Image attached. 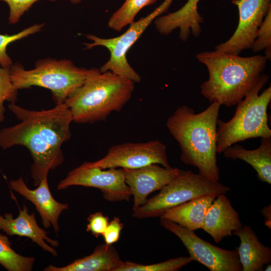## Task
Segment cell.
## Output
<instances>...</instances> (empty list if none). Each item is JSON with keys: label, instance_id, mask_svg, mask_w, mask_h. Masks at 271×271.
<instances>
[{"label": "cell", "instance_id": "8", "mask_svg": "<svg viewBox=\"0 0 271 271\" xmlns=\"http://www.w3.org/2000/svg\"><path fill=\"white\" fill-rule=\"evenodd\" d=\"M174 1L164 0L151 13L131 23L127 30L118 37L102 38L92 34L86 35V37L92 42L84 44L85 49L102 46L110 52L108 60L101 66L100 71H110L134 83H140L141 77L128 63L126 55L150 24L156 18L166 12Z\"/></svg>", "mask_w": 271, "mask_h": 271}, {"label": "cell", "instance_id": "24", "mask_svg": "<svg viewBox=\"0 0 271 271\" xmlns=\"http://www.w3.org/2000/svg\"><path fill=\"white\" fill-rule=\"evenodd\" d=\"M193 261L190 256L176 257L151 264L126 261L122 262L116 271H176Z\"/></svg>", "mask_w": 271, "mask_h": 271}, {"label": "cell", "instance_id": "9", "mask_svg": "<svg viewBox=\"0 0 271 271\" xmlns=\"http://www.w3.org/2000/svg\"><path fill=\"white\" fill-rule=\"evenodd\" d=\"M71 186H82L99 189L104 199L109 202L128 201L131 192L125 183L122 168L106 170L91 165L86 162L71 171L57 185L59 190Z\"/></svg>", "mask_w": 271, "mask_h": 271}, {"label": "cell", "instance_id": "3", "mask_svg": "<svg viewBox=\"0 0 271 271\" xmlns=\"http://www.w3.org/2000/svg\"><path fill=\"white\" fill-rule=\"evenodd\" d=\"M196 58L209 74L200 86L201 93L210 103L227 107L236 105L256 86L267 60L260 55L243 57L215 50L198 53Z\"/></svg>", "mask_w": 271, "mask_h": 271}, {"label": "cell", "instance_id": "33", "mask_svg": "<svg viewBox=\"0 0 271 271\" xmlns=\"http://www.w3.org/2000/svg\"><path fill=\"white\" fill-rule=\"evenodd\" d=\"M264 270H265V271H270L271 270V265L269 263L267 264L266 267L265 268Z\"/></svg>", "mask_w": 271, "mask_h": 271}, {"label": "cell", "instance_id": "28", "mask_svg": "<svg viewBox=\"0 0 271 271\" xmlns=\"http://www.w3.org/2000/svg\"><path fill=\"white\" fill-rule=\"evenodd\" d=\"M6 3L10 9L9 22L15 24L33 4L40 0H0ZM55 2L56 0H49Z\"/></svg>", "mask_w": 271, "mask_h": 271}, {"label": "cell", "instance_id": "15", "mask_svg": "<svg viewBox=\"0 0 271 271\" xmlns=\"http://www.w3.org/2000/svg\"><path fill=\"white\" fill-rule=\"evenodd\" d=\"M205 215L201 229L219 243L242 226L238 212L224 194L216 197Z\"/></svg>", "mask_w": 271, "mask_h": 271}, {"label": "cell", "instance_id": "4", "mask_svg": "<svg viewBox=\"0 0 271 271\" xmlns=\"http://www.w3.org/2000/svg\"><path fill=\"white\" fill-rule=\"evenodd\" d=\"M133 81L110 71L91 68L83 85L65 101L73 121L92 123L104 121L113 111H119L130 100Z\"/></svg>", "mask_w": 271, "mask_h": 271}, {"label": "cell", "instance_id": "16", "mask_svg": "<svg viewBox=\"0 0 271 271\" xmlns=\"http://www.w3.org/2000/svg\"><path fill=\"white\" fill-rule=\"evenodd\" d=\"M200 1L188 0L176 11L156 18L154 22L157 31L161 35L166 36L178 29L179 38L183 42L187 41L191 33L195 37H198L204 20L198 11Z\"/></svg>", "mask_w": 271, "mask_h": 271}, {"label": "cell", "instance_id": "26", "mask_svg": "<svg viewBox=\"0 0 271 271\" xmlns=\"http://www.w3.org/2000/svg\"><path fill=\"white\" fill-rule=\"evenodd\" d=\"M18 90L12 81L10 68L0 67V122L4 121L5 101L15 103L17 100Z\"/></svg>", "mask_w": 271, "mask_h": 271}, {"label": "cell", "instance_id": "27", "mask_svg": "<svg viewBox=\"0 0 271 271\" xmlns=\"http://www.w3.org/2000/svg\"><path fill=\"white\" fill-rule=\"evenodd\" d=\"M250 48L252 52L265 50L267 59L271 57V9L259 27L256 37Z\"/></svg>", "mask_w": 271, "mask_h": 271}, {"label": "cell", "instance_id": "19", "mask_svg": "<svg viewBox=\"0 0 271 271\" xmlns=\"http://www.w3.org/2000/svg\"><path fill=\"white\" fill-rule=\"evenodd\" d=\"M123 261L112 244L98 245L90 255L63 267L50 265L45 271H116Z\"/></svg>", "mask_w": 271, "mask_h": 271}, {"label": "cell", "instance_id": "18", "mask_svg": "<svg viewBox=\"0 0 271 271\" xmlns=\"http://www.w3.org/2000/svg\"><path fill=\"white\" fill-rule=\"evenodd\" d=\"M239 237L240 243L236 249L243 271L263 270L271 261V249L258 240L254 231L248 226H241L233 232Z\"/></svg>", "mask_w": 271, "mask_h": 271}, {"label": "cell", "instance_id": "10", "mask_svg": "<svg viewBox=\"0 0 271 271\" xmlns=\"http://www.w3.org/2000/svg\"><path fill=\"white\" fill-rule=\"evenodd\" d=\"M160 224L181 240L193 261L210 271H242L236 249L228 250L214 245L177 224L160 218Z\"/></svg>", "mask_w": 271, "mask_h": 271}, {"label": "cell", "instance_id": "12", "mask_svg": "<svg viewBox=\"0 0 271 271\" xmlns=\"http://www.w3.org/2000/svg\"><path fill=\"white\" fill-rule=\"evenodd\" d=\"M239 12L237 27L226 42L215 47V51L239 55L250 48L259 27L271 9V0H232Z\"/></svg>", "mask_w": 271, "mask_h": 271}, {"label": "cell", "instance_id": "22", "mask_svg": "<svg viewBox=\"0 0 271 271\" xmlns=\"http://www.w3.org/2000/svg\"><path fill=\"white\" fill-rule=\"evenodd\" d=\"M158 0H125L120 7L109 18L108 27L116 32L134 21L138 13L144 8L156 3Z\"/></svg>", "mask_w": 271, "mask_h": 271}, {"label": "cell", "instance_id": "20", "mask_svg": "<svg viewBox=\"0 0 271 271\" xmlns=\"http://www.w3.org/2000/svg\"><path fill=\"white\" fill-rule=\"evenodd\" d=\"M216 197L210 194L195 198L168 210L160 218L191 231L201 229L206 212Z\"/></svg>", "mask_w": 271, "mask_h": 271}, {"label": "cell", "instance_id": "17", "mask_svg": "<svg viewBox=\"0 0 271 271\" xmlns=\"http://www.w3.org/2000/svg\"><path fill=\"white\" fill-rule=\"evenodd\" d=\"M19 210V214L16 218H13L11 213H6L4 216L0 215V230L11 236L18 235L31 238L45 251L54 256H57L56 250L48 245L45 241L54 247L59 246V242L47 236V232L38 226L35 214H29L26 205H24L23 210L20 209Z\"/></svg>", "mask_w": 271, "mask_h": 271}, {"label": "cell", "instance_id": "31", "mask_svg": "<svg viewBox=\"0 0 271 271\" xmlns=\"http://www.w3.org/2000/svg\"><path fill=\"white\" fill-rule=\"evenodd\" d=\"M260 211L265 219V225L269 229H271V205L269 204L264 207Z\"/></svg>", "mask_w": 271, "mask_h": 271}, {"label": "cell", "instance_id": "1", "mask_svg": "<svg viewBox=\"0 0 271 271\" xmlns=\"http://www.w3.org/2000/svg\"><path fill=\"white\" fill-rule=\"evenodd\" d=\"M8 107L20 122L0 130V147L4 149L23 146L30 152L34 185L38 186L51 170L64 161L62 145L71 137L73 121L65 103L48 110H29L11 103Z\"/></svg>", "mask_w": 271, "mask_h": 271}, {"label": "cell", "instance_id": "11", "mask_svg": "<svg viewBox=\"0 0 271 271\" xmlns=\"http://www.w3.org/2000/svg\"><path fill=\"white\" fill-rule=\"evenodd\" d=\"M89 163L101 169H133L152 164L171 167L167 156L166 147L158 140L114 145L110 148L103 158Z\"/></svg>", "mask_w": 271, "mask_h": 271}, {"label": "cell", "instance_id": "2", "mask_svg": "<svg viewBox=\"0 0 271 271\" xmlns=\"http://www.w3.org/2000/svg\"><path fill=\"white\" fill-rule=\"evenodd\" d=\"M221 105L216 102L201 112L184 105L168 118L166 126L181 151V161L198 169L199 173L218 182L217 123Z\"/></svg>", "mask_w": 271, "mask_h": 271}, {"label": "cell", "instance_id": "25", "mask_svg": "<svg viewBox=\"0 0 271 271\" xmlns=\"http://www.w3.org/2000/svg\"><path fill=\"white\" fill-rule=\"evenodd\" d=\"M43 26L44 24H35L16 34L12 35L0 34V65L1 66L10 68L13 65L11 58L7 53V48L10 44L41 31Z\"/></svg>", "mask_w": 271, "mask_h": 271}, {"label": "cell", "instance_id": "5", "mask_svg": "<svg viewBox=\"0 0 271 271\" xmlns=\"http://www.w3.org/2000/svg\"><path fill=\"white\" fill-rule=\"evenodd\" d=\"M268 80L269 76L263 73L256 86L237 104L234 115L229 121L218 118L217 153H222L232 145L249 139L271 137L267 114L271 100V87L259 95Z\"/></svg>", "mask_w": 271, "mask_h": 271}, {"label": "cell", "instance_id": "30", "mask_svg": "<svg viewBox=\"0 0 271 271\" xmlns=\"http://www.w3.org/2000/svg\"><path fill=\"white\" fill-rule=\"evenodd\" d=\"M123 227V224L118 217H115L109 222L102 235L105 243L110 245L116 242L120 237V232Z\"/></svg>", "mask_w": 271, "mask_h": 271}, {"label": "cell", "instance_id": "29", "mask_svg": "<svg viewBox=\"0 0 271 271\" xmlns=\"http://www.w3.org/2000/svg\"><path fill=\"white\" fill-rule=\"evenodd\" d=\"M88 223L86 231L90 232L96 237L102 236L109 223V218L101 212H97L90 214L87 218Z\"/></svg>", "mask_w": 271, "mask_h": 271}, {"label": "cell", "instance_id": "6", "mask_svg": "<svg viewBox=\"0 0 271 271\" xmlns=\"http://www.w3.org/2000/svg\"><path fill=\"white\" fill-rule=\"evenodd\" d=\"M91 69L76 66L69 60L46 58L37 61L35 68L25 70L19 63L10 67L12 81L18 90L36 86L50 90L53 99L58 105L81 86Z\"/></svg>", "mask_w": 271, "mask_h": 271}, {"label": "cell", "instance_id": "13", "mask_svg": "<svg viewBox=\"0 0 271 271\" xmlns=\"http://www.w3.org/2000/svg\"><path fill=\"white\" fill-rule=\"evenodd\" d=\"M123 169L125 183L133 198V211L146 202L150 194L162 189L181 171L177 168H166L157 164L137 169Z\"/></svg>", "mask_w": 271, "mask_h": 271}, {"label": "cell", "instance_id": "14", "mask_svg": "<svg viewBox=\"0 0 271 271\" xmlns=\"http://www.w3.org/2000/svg\"><path fill=\"white\" fill-rule=\"evenodd\" d=\"M10 186L12 190L35 205L44 227L48 228L52 225L57 234L59 231V216L64 210L68 208V205L60 203L53 198L48 186L47 176L42 179L38 188L34 190L29 189L22 177L11 181Z\"/></svg>", "mask_w": 271, "mask_h": 271}, {"label": "cell", "instance_id": "32", "mask_svg": "<svg viewBox=\"0 0 271 271\" xmlns=\"http://www.w3.org/2000/svg\"><path fill=\"white\" fill-rule=\"evenodd\" d=\"M67 1H69V2H70L71 3L73 4L76 5V4H78L81 3L83 0H67Z\"/></svg>", "mask_w": 271, "mask_h": 271}, {"label": "cell", "instance_id": "7", "mask_svg": "<svg viewBox=\"0 0 271 271\" xmlns=\"http://www.w3.org/2000/svg\"><path fill=\"white\" fill-rule=\"evenodd\" d=\"M230 190L229 187L219 181L213 182L200 173L181 170L158 194L133 211L132 216L138 219L160 217L168 210L195 198L210 194L217 196Z\"/></svg>", "mask_w": 271, "mask_h": 271}, {"label": "cell", "instance_id": "23", "mask_svg": "<svg viewBox=\"0 0 271 271\" xmlns=\"http://www.w3.org/2000/svg\"><path fill=\"white\" fill-rule=\"evenodd\" d=\"M35 261L34 257H26L15 252L9 238L0 233V264L9 271H30Z\"/></svg>", "mask_w": 271, "mask_h": 271}, {"label": "cell", "instance_id": "21", "mask_svg": "<svg viewBox=\"0 0 271 271\" xmlns=\"http://www.w3.org/2000/svg\"><path fill=\"white\" fill-rule=\"evenodd\" d=\"M259 146L254 150H247L235 144L223 152L225 158L240 160L250 165L256 171L258 179L271 184V137L260 138Z\"/></svg>", "mask_w": 271, "mask_h": 271}]
</instances>
